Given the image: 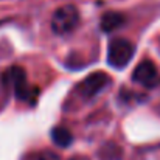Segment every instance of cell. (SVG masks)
<instances>
[{"mask_svg": "<svg viewBox=\"0 0 160 160\" xmlns=\"http://www.w3.org/2000/svg\"><path fill=\"white\" fill-rule=\"evenodd\" d=\"M110 81H112L110 76L104 72H93L79 82V86L76 87V92L82 100H93L97 95L106 90Z\"/></svg>", "mask_w": 160, "mask_h": 160, "instance_id": "4", "label": "cell"}, {"mask_svg": "<svg viewBox=\"0 0 160 160\" xmlns=\"http://www.w3.org/2000/svg\"><path fill=\"white\" fill-rule=\"evenodd\" d=\"M79 23V9L75 5L59 6L52 16V30L54 34H68Z\"/></svg>", "mask_w": 160, "mask_h": 160, "instance_id": "3", "label": "cell"}, {"mask_svg": "<svg viewBox=\"0 0 160 160\" xmlns=\"http://www.w3.org/2000/svg\"><path fill=\"white\" fill-rule=\"evenodd\" d=\"M50 137H52L54 145L59 146V148H67L73 142L72 132L67 128H64V126H54L52 129V132H50Z\"/></svg>", "mask_w": 160, "mask_h": 160, "instance_id": "8", "label": "cell"}, {"mask_svg": "<svg viewBox=\"0 0 160 160\" xmlns=\"http://www.w3.org/2000/svg\"><path fill=\"white\" fill-rule=\"evenodd\" d=\"M126 19L121 12L118 11H107L103 14L101 17V30L104 33H112V31H117L118 28H121L124 25Z\"/></svg>", "mask_w": 160, "mask_h": 160, "instance_id": "6", "label": "cell"}, {"mask_svg": "<svg viewBox=\"0 0 160 160\" xmlns=\"http://www.w3.org/2000/svg\"><path fill=\"white\" fill-rule=\"evenodd\" d=\"M135 54V45L124 38H113L109 41L107 47V62L110 67L121 70L129 65Z\"/></svg>", "mask_w": 160, "mask_h": 160, "instance_id": "2", "label": "cell"}, {"mask_svg": "<svg viewBox=\"0 0 160 160\" xmlns=\"http://www.w3.org/2000/svg\"><path fill=\"white\" fill-rule=\"evenodd\" d=\"M5 82L12 89L14 97L23 103H34L38 97V89L31 86L27 79V72L19 67L12 65L5 73Z\"/></svg>", "mask_w": 160, "mask_h": 160, "instance_id": "1", "label": "cell"}, {"mask_svg": "<svg viewBox=\"0 0 160 160\" xmlns=\"http://www.w3.org/2000/svg\"><path fill=\"white\" fill-rule=\"evenodd\" d=\"M98 159L100 160H123V149L113 142H104L101 148L98 149Z\"/></svg>", "mask_w": 160, "mask_h": 160, "instance_id": "7", "label": "cell"}, {"mask_svg": "<svg viewBox=\"0 0 160 160\" xmlns=\"http://www.w3.org/2000/svg\"><path fill=\"white\" fill-rule=\"evenodd\" d=\"M132 81L146 87V89H156L160 86V73L156 64L149 59H143L132 72Z\"/></svg>", "mask_w": 160, "mask_h": 160, "instance_id": "5", "label": "cell"}, {"mask_svg": "<svg viewBox=\"0 0 160 160\" xmlns=\"http://www.w3.org/2000/svg\"><path fill=\"white\" fill-rule=\"evenodd\" d=\"M68 160H89V159L84 157V156H73V157H70Z\"/></svg>", "mask_w": 160, "mask_h": 160, "instance_id": "10", "label": "cell"}, {"mask_svg": "<svg viewBox=\"0 0 160 160\" xmlns=\"http://www.w3.org/2000/svg\"><path fill=\"white\" fill-rule=\"evenodd\" d=\"M22 160H58V156L47 151H34V152H28Z\"/></svg>", "mask_w": 160, "mask_h": 160, "instance_id": "9", "label": "cell"}]
</instances>
